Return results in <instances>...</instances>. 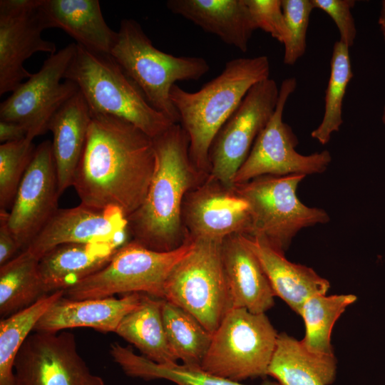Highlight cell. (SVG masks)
<instances>
[{
	"mask_svg": "<svg viewBox=\"0 0 385 385\" xmlns=\"http://www.w3.org/2000/svg\"><path fill=\"white\" fill-rule=\"evenodd\" d=\"M166 6L242 52L257 29L245 0H169Z\"/></svg>",
	"mask_w": 385,
	"mask_h": 385,
	"instance_id": "21",
	"label": "cell"
},
{
	"mask_svg": "<svg viewBox=\"0 0 385 385\" xmlns=\"http://www.w3.org/2000/svg\"><path fill=\"white\" fill-rule=\"evenodd\" d=\"M141 293L114 297L70 299L64 295L54 302L36 323L34 331L58 332L89 327L102 332H115L122 319L140 304Z\"/></svg>",
	"mask_w": 385,
	"mask_h": 385,
	"instance_id": "18",
	"label": "cell"
},
{
	"mask_svg": "<svg viewBox=\"0 0 385 385\" xmlns=\"http://www.w3.org/2000/svg\"><path fill=\"white\" fill-rule=\"evenodd\" d=\"M65 290L46 294L0 322V385H14V364L21 346L51 305Z\"/></svg>",
	"mask_w": 385,
	"mask_h": 385,
	"instance_id": "30",
	"label": "cell"
},
{
	"mask_svg": "<svg viewBox=\"0 0 385 385\" xmlns=\"http://www.w3.org/2000/svg\"><path fill=\"white\" fill-rule=\"evenodd\" d=\"M304 178L264 175L234 185L251 208L252 230L249 236L284 254L301 230L329 221L324 210L308 207L299 200L297 190Z\"/></svg>",
	"mask_w": 385,
	"mask_h": 385,
	"instance_id": "8",
	"label": "cell"
},
{
	"mask_svg": "<svg viewBox=\"0 0 385 385\" xmlns=\"http://www.w3.org/2000/svg\"><path fill=\"white\" fill-rule=\"evenodd\" d=\"M25 138L0 145V209L12 205L20 183L33 158L36 146Z\"/></svg>",
	"mask_w": 385,
	"mask_h": 385,
	"instance_id": "33",
	"label": "cell"
},
{
	"mask_svg": "<svg viewBox=\"0 0 385 385\" xmlns=\"http://www.w3.org/2000/svg\"><path fill=\"white\" fill-rule=\"evenodd\" d=\"M14 385H106L92 374L69 332H35L19 350L14 364Z\"/></svg>",
	"mask_w": 385,
	"mask_h": 385,
	"instance_id": "13",
	"label": "cell"
},
{
	"mask_svg": "<svg viewBox=\"0 0 385 385\" xmlns=\"http://www.w3.org/2000/svg\"><path fill=\"white\" fill-rule=\"evenodd\" d=\"M26 129L21 125L6 120H0V142L17 141L27 136Z\"/></svg>",
	"mask_w": 385,
	"mask_h": 385,
	"instance_id": "38",
	"label": "cell"
},
{
	"mask_svg": "<svg viewBox=\"0 0 385 385\" xmlns=\"http://www.w3.org/2000/svg\"><path fill=\"white\" fill-rule=\"evenodd\" d=\"M314 9L327 14L336 24L339 33V41L351 47L356 36V28L351 9L354 0H312Z\"/></svg>",
	"mask_w": 385,
	"mask_h": 385,
	"instance_id": "36",
	"label": "cell"
},
{
	"mask_svg": "<svg viewBox=\"0 0 385 385\" xmlns=\"http://www.w3.org/2000/svg\"><path fill=\"white\" fill-rule=\"evenodd\" d=\"M182 217L186 234L195 240H223L232 235H250V204L233 188L208 176L185 195Z\"/></svg>",
	"mask_w": 385,
	"mask_h": 385,
	"instance_id": "15",
	"label": "cell"
},
{
	"mask_svg": "<svg viewBox=\"0 0 385 385\" xmlns=\"http://www.w3.org/2000/svg\"><path fill=\"white\" fill-rule=\"evenodd\" d=\"M162 318L169 347L177 361L190 367H200L212 334L189 312L164 299Z\"/></svg>",
	"mask_w": 385,
	"mask_h": 385,
	"instance_id": "29",
	"label": "cell"
},
{
	"mask_svg": "<svg viewBox=\"0 0 385 385\" xmlns=\"http://www.w3.org/2000/svg\"><path fill=\"white\" fill-rule=\"evenodd\" d=\"M109 353L123 371L130 377L147 381L165 379L176 385H245L210 374L200 367H190L178 363L157 364L135 354L130 346H123L117 342L111 344ZM260 385L281 384L277 381H265Z\"/></svg>",
	"mask_w": 385,
	"mask_h": 385,
	"instance_id": "27",
	"label": "cell"
},
{
	"mask_svg": "<svg viewBox=\"0 0 385 385\" xmlns=\"http://www.w3.org/2000/svg\"><path fill=\"white\" fill-rule=\"evenodd\" d=\"M381 121L384 125H385V104L383 108L382 115H381Z\"/></svg>",
	"mask_w": 385,
	"mask_h": 385,
	"instance_id": "40",
	"label": "cell"
},
{
	"mask_svg": "<svg viewBox=\"0 0 385 385\" xmlns=\"http://www.w3.org/2000/svg\"><path fill=\"white\" fill-rule=\"evenodd\" d=\"M76 48V43H71L50 55L38 72L1 103L0 120L21 125L33 139L48 131L54 114L79 91L76 83L63 79Z\"/></svg>",
	"mask_w": 385,
	"mask_h": 385,
	"instance_id": "12",
	"label": "cell"
},
{
	"mask_svg": "<svg viewBox=\"0 0 385 385\" xmlns=\"http://www.w3.org/2000/svg\"><path fill=\"white\" fill-rule=\"evenodd\" d=\"M156 166L153 138L130 123L92 114L73 187L81 204L127 218L143 203Z\"/></svg>",
	"mask_w": 385,
	"mask_h": 385,
	"instance_id": "1",
	"label": "cell"
},
{
	"mask_svg": "<svg viewBox=\"0 0 385 385\" xmlns=\"http://www.w3.org/2000/svg\"><path fill=\"white\" fill-rule=\"evenodd\" d=\"M282 7L289 31L283 62L294 66L306 51L309 17L314 6L312 0H282Z\"/></svg>",
	"mask_w": 385,
	"mask_h": 385,
	"instance_id": "34",
	"label": "cell"
},
{
	"mask_svg": "<svg viewBox=\"0 0 385 385\" xmlns=\"http://www.w3.org/2000/svg\"><path fill=\"white\" fill-rule=\"evenodd\" d=\"M125 244L119 241L67 243L51 249L38 262L45 294L66 290L99 271Z\"/></svg>",
	"mask_w": 385,
	"mask_h": 385,
	"instance_id": "20",
	"label": "cell"
},
{
	"mask_svg": "<svg viewBox=\"0 0 385 385\" xmlns=\"http://www.w3.org/2000/svg\"><path fill=\"white\" fill-rule=\"evenodd\" d=\"M8 217L9 212L0 209V266L12 260L21 250L9 226Z\"/></svg>",
	"mask_w": 385,
	"mask_h": 385,
	"instance_id": "37",
	"label": "cell"
},
{
	"mask_svg": "<svg viewBox=\"0 0 385 385\" xmlns=\"http://www.w3.org/2000/svg\"><path fill=\"white\" fill-rule=\"evenodd\" d=\"M129 235L128 218L118 208L98 210L80 203L58 209L24 250L40 260L60 245L99 241L127 243Z\"/></svg>",
	"mask_w": 385,
	"mask_h": 385,
	"instance_id": "17",
	"label": "cell"
},
{
	"mask_svg": "<svg viewBox=\"0 0 385 385\" xmlns=\"http://www.w3.org/2000/svg\"><path fill=\"white\" fill-rule=\"evenodd\" d=\"M245 244L258 259L272 289L297 314L309 297L326 294L329 282L312 268L293 263L264 240L242 235Z\"/></svg>",
	"mask_w": 385,
	"mask_h": 385,
	"instance_id": "23",
	"label": "cell"
},
{
	"mask_svg": "<svg viewBox=\"0 0 385 385\" xmlns=\"http://www.w3.org/2000/svg\"><path fill=\"white\" fill-rule=\"evenodd\" d=\"M61 196L50 140L38 144L9 212L8 223L24 250L56 212Z\"/></svg>",
	"mask_w": 385,
	"mask_h": 385,
	"instance_id": "16",
	"label": "cell"
},
{
	"mask_svg": "<svg viewBox=\"0 0 385 385\" xmlns=\"http://www.w3.org/2000/svg\"><path fill=\"white\" fill-rule=\"evenodd\" d=\"M156 166L141 205L128 217L133 240L144 247L168 252L187 238L182 210L185 195L207 175L192 163L190 139L179 123L153 138Z\"/></svg>",
	"mask_w": 385,
	"mask_h": 385,
	"instance_id": "2",
	"label": "cell"
},
{
	"mask_svg": "<svg viewBox=\"0 0 385 385\" xmlns=\"http://www.w3.org/2000/svg\"><path fill=\"white\" fill-rule=\"evenodd\" d=\"M270 69L267 56L237 58L227 61L220 75L196 92L172 86L170 98L188 135L190 160L200 173L208 176L213 139L250 89L270 78Z\"/></svg>",
	"mask_w": 385,
	"mask_h": 385,
	"instance_id": "3",
	"label": "cell"
},
{
	"mask_svg": "<svg viewBox=\"0 0 385 385\" xmlns=\"http://www.w3.org/2000/svg\"><path fill=\"white\" fill-rule=\"evenodd\" d=\"M111 57L138 86L150 105L179 123V114L170 98L179 81L198 80L210 70L201 57L175 56L155 48L133 19L120 21Z\"/></svg>",
	"mask_w": 385,
	"mask_h": 385,
	"instance_id": "5",
	"label": "cell"
},
{
	"mask_svg": "<svg viewBox=\"0 0 385 385\" xmlns=\"http://www.w3.org/2000/svg\"><path fill=\"white\" fill-rule=\"evenodd\" d=\"M39 260L26 250L0 266V315L6 318L46 295L38 272Z\"/></svg>",
	"mask_w": 385,
	"mask_h": 385,
	"instance_id": "28",
	"label": "cell"
},
{
	"mask_svg": "<svg viewBox=\"0 0 385 385\" xmlns=\"http://www.w3.org/2000/svg\"><path fill=\"white\" fill-rule=\"evenodd\" d=\"M222 259L232 308L261 314L274 306L275 294L267 277L242 235L223 240Z\"/></svg>",
	"mask_w": 385,
	"mask_h": 385,
	"instance_id": "19",
	"label": "cell"
},
{
	"mask_svg": "<svg viewBox=\"0 0 385 385\" xmlns=\"http://www.w3.org/2000/svg\"><path fill=\"white\" fill-rule=\"evenodd\" d=\"M278 334L265 313L232 308L212 334L200 368L239 382L265 377Z\"/></svg>",
	"mask_w": 385,
	"mask_h": 385,
	"instance_id": "7",
	"label": "cell"
},
{
	"mask_svg": "<svg viewBox=\"0 0 385 385\" xmlns=\"http://www.w3.org/2000/svg\"><path fill=\"white\" fill-rule=\"evenodd\" d=\"M354 294H317L302 305L299 315L305 324L304 346L316 354H334L331 344L333 327L346 307L356 300Z\"/></svg>",
	"mask_w": 385,
	"mask_h": 385,
	"instance_id": "31",
	"label": "cell"
},
{
	"mask_svg": "<svg viewBox=\"0 0 385 385\" xmlns=\"http://www.w3.org/2000/svg\"><path fill=\"white\" fill-rule=\"evenodd\" d=\"M279 88L272 78L254 85L213 139L208 177L233 188L234 178L273 115Z\"/></svg>",
	"mask_w": 385,
	"mask_h": 385,
	"instance_id": "11",
	"label": "cell"
},
{
	"mask_svg": "<svg viewBox=\"0 0 385 385\" xmlns=\"http://www.w3.org/2000/svg\"><path fill=\"white\" fill-rule=\"evenodd\" d=\"M223 240H195L163 287V299L183 308L213 334L232 304L222 259Z\"/></svg>",
	"mask_w": 385,
	"mask_h": 385,
	"instance_id": "9",
	"label": "cell"
},
{
	"mask_svg": "<svg viewBox=\"0 0 385 385\" xmlns=\"http://www.w3.org/2000/svg\"><path fill=\"white\" fill-rule=\"evenodd\" d=\"M163 299L141 293L140 304L122 319L115 333L153 362L160 364L177 363L165 332L162 318Z\"/></svg>",
	"mask_w": 385,
	"mask_h": 385,
	"instance_id": "26",
	"label": "cell"
},
{
	"mask_svg": "<svg viewBox=\"0 0 385 385\" xmlns=\"http://www.w3.org/2000/svg\"><path fill=\"white\" fill-rule=\"evenodd\" d=\"M195 244V240L187 235L177 249L160 252L130 240L117 250L104 267L66 289L64 297L81 300L136 292L163 299L167 278Z\"/></svg>",
	"mask_w": 385,
	"mask_h": 385,
	"instance_id": "6",
	"label": "cell"
},
{
	"mask_svg": "<svg viewBox=\"0 0 385 385\" xmlns=\"http://www.w3.org/2000/svg\"><path fill=\"white\" fill-rule=\"evenodd\" d=\"M91 120V112L79 91L66 101L50 120L52 153L61 195L73 186L82 158Z\"/></svg>",
	"mask_w": 385,
	"mask_h": 385,
	"instance_id": "24",
	"label": "cell"
},
{
	"mask_svg": "<svg viewBox=\"0 0 385 385\" xmlns=\"http://www.w3.org/2000/svg\"><path fill=\"white\" fill-rule=\"evenodd\" d=\"M337 369L334 354L312 353L301 341L282 332L267 375L281 385H329L336 379Z\"/></svg>",
	"mask_w": 385,
	"mask_h": 385,
	"instance_id": "25",
	"label": "cell"
},
{
	"mask_svg": "<svg viewBox=\"0 0 385 385\" xmlns=\"http://www.w3.org/2000/svg\"><path fill=\"white\" fill-rule=\"evenodd\" d=\"M40 13L46 29H61L78 45L110 55L118 32L106 24L98 0H43Z\"/></svg>",
	"mask_w": 385,
	"mask_h": 385,
	"instance_id": "22",
	"label": "cell"
},
{
	"mask_svg": "<svg viewBox=\"0 0 385 385\" xmlns=\"http://www.w3.org/2000/svg\"><path fill=\"white\" fill-rule=\"evenodd\" d=\"M43 0L0 1V96L14 91L31 73L24 62L36 52L56 53L45 40L40 6Z\"/></svg>",
	"mask_w": 385,
	"mask_h": 385,
	"instance_id": "14",
	"label": "cell"
},
{
	"mask_svg": "<svg viewBox=\"0 0 385 385\" xmlns=\"http://www.w3.org/2000/svg\"><path fill=\"white\" fill-rule=\"evenodd\" d=\"M63 79L77 85L92 114L122 118L152 138L175 124L150 105L138 86L109 54L77 44Z\"/></svg>",
	"mask_w": 385,
	"mask_h": 385,
	"instance_id": "4",
	"label": "cell"
},
{
	"mask_svg": "<svg viewBox=\"0 0 385 385\" xmlns=\"http://www.w3.org/2000/svg\"><path fill=\"white\" fill-rule=\"evenodd\" d=\"M297 83L294 77L285 78L282 82L275 111L237 172L234 185L264 175L306 176L322 173L331 163L332 155L327 150L308 155L299 153L295 149L299 143L298 138L292 128L283 121L286 103L295 91Z\"/></svg>",
	"mask_w": 385,
	"mask_h": 385,
	"instance_id": "10",
	"label": "cell"
},
{
	"mask_svg": "<svg viewBox=\"0 0 385 385\" xmlns=\"http://www.w3.org/2000/svg\"><path fill=\"white\" fill-rule=\"evenodd\" d=\"M256 29L270 34L283 45L289 31L282 7V0H245Z\"/></svg>",
	"mask_w": 385,
	"mask_h": 385,
	"instance_id": "35",
	"label": "cell"
},
{
	"mask_svg": "<svg viewBox=\"0 0 385 385\" xmlns=\"http://www.w3.org/2000/svg\"><path fill=\"white\" fill-rule=\"evenodd\" d=\"M354 77L349 48L339 41L334 43L330 61V75L324 97V112L319 125L311 133L312 138L327 144L333 133L343 124L342 106L350 81Z\"/></svg>",
	"mask_w": 385,
	"mask_h": 385,
	"instance_id": "32",
	"label": "cell"
},
{
	"mask_svg": "<svg viewBox=\"0 0 385 385\" xmlns=\"http://www.w3.org/2000/svg\"><path fill=\"white\" fill-rule=\"evenodd\" d=\"M378 24L385 43V0L381 1V7L378 19Z\"/></svg>",
	"mask_w": 385,
	"mask_h": 385,
	"instance_id": "39",
	"label": "cell"
}]
</instances>
